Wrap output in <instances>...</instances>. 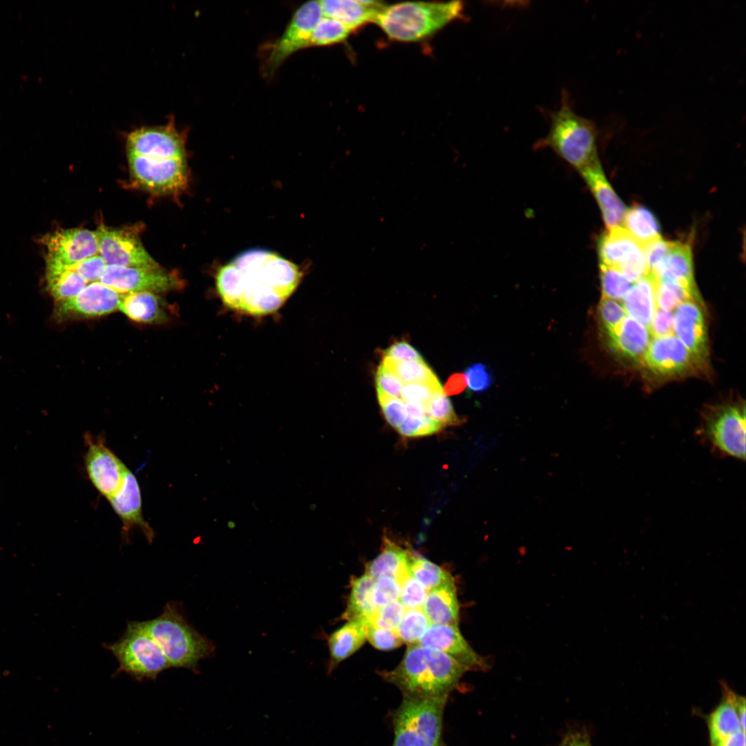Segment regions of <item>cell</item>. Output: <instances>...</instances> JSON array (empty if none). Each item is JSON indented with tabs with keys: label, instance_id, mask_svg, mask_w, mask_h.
<instances>
[{
	"label": "cell",
	"instance_id": "obj_1",
	"mask_svg": "<svg viewBox=\"0 0 746 746\" xmlns=\"http://www.w3.org/2000/svg\"><path fill=\"white\" fill-rule=\"evenodd\" d=\"M300 278L298 267L291 261L268 250L250 249L218 270L216 285L229 308L262 316L281 307Z\"/></svg>",
	"mask_w": 746,
	"mask_h": 746
},
{
	"label": "cell",
	"instance_id": "obj_2",
	"mask_svg": "<svg viewBox=\"0 0 746 746\" xmlns=\"http://www.w3.org/2000/svg\"><path fill=\"white\" fill-rule=\"evenodd\" d=\"M467 670L448 654L419 644H410L396 667L381 675L403 696H448Z\"/></svg>",
	"mask_w": 746,
	"mask_h": 746
},
{
	"label": "cell",
	"instance_id": "obj_3",
	"mask_svg": "<svg viewBox=\"0 0 746 746\" xmlns=\"http://www.w3.org/2000/svg\"><path fill=\"white\" fill-rule=\"evenodd\" d=\"M463 2L405 1L385 6L374 23L390 39L416 42L427 39L463 16Z\"/></svg>",
	"mask_w": 746,
	"mask_h": 746
},
{
	"label": "cell",
	"instance_id": "obj_4",
	"mask_svg": "<svg viewBox=\"0 0 746 746\" xmlns=\"http://www.w3.org/2000/svg\"><path fill=\"white\" fill-rule=\"evenodd\" d=\"M142 623L162 649L171 667L198 672L199 661L214 651L213 644L187 622L176 602H168L158 617Z\"/></svg>",
	"mask_w": 746,
	"mask_h": 746
},
{
	"label": "cell",
	"instance_id": "obj_5",
	"mask_svg": "<svg viewBox=\"0 0 746 746\" xmlns=\"http://www.w3.org/2000/svg\"><path fill=\"white\" fill-rule=\"evenodd\" d=\"M550 128L537 145L551 148L579 171L600 161L594 123L577 114L568 94H562L559 108L550 115Z\"/></svg>",
	"mask_w": 746,
	"mask_h": 746
},
{
	"label": "cell",
	"instance_id": "obj_6",
	"mask_svg": "<svg viewBox=\"0 0 746 746\" xmlns=\"http://www.w3.org/2000/svg\"><path fill=\"white\" fill-rule=\"evenodd\" d=\"M392 716V746H443L442 722L448 696H403Z\"/></svg>",
	"mask_w": 746,
	"mask_h": 746
},
{
	"label": "cell",
	"instance_id": "obj_7",
	"mask_svg": "<svg viewBox=\"0 0 746 746\" xmlns=\"http://www.w3.org/2000/svg\"><path fill=\"white\" fill-rule=\"evenodd\" d=\"M104 646L119 663L117 673L125 672L137 680H155L161 672L171 667L162 649L142 622H128L117 641Z\"/></svg>",
	"mask_w": 746,
	"mask_h": 746
},
{
	"label": "cell",
	"instance_id": "obj_8",
	"mask_svg": "<svg viewBox=\"0 0 746 746\" xmlns=\"http://www.w3.org/2000/svg\"><path fill=\"white\" fill-rule=\"evenodd\" d=\"M697 435L711 452L744 461L745 405L727 403L711 407L703 414Z\"/></svg>",
	"mask_w": 746,
	"mask_h": 746
},
{
	"label": "cell",
	"instance_id": "obj_9",
	"mask_svg": "<svg viewBox=\"0 0 746 746\" xmlns=\"http://www.w3.org/2000/svg\"><path fill=\"white\" fill-rule=\"evenodd\" d=\"M642 363L651 374L662 379L687 375L705 365L673 334L653 338Z\"/></svg>",
	"mask_w": 746,
	"mask_h": 746
},
{
	"label": "cell",
	"instance_id": "obj_10",
	"mask_svg": "<svg viewBox=\"0 0 746 746\" xmlns=\"http://www.w3.org/2000/svg\"><path fill=\"white\" fill-rule=\"evenodd\" d=\"M126 153L155 159L186 158L185 137L173 117L162 125L142 126L128 133Z\"/></svg>",
	"mask_w": 746,
	"mask_h": 746
},
{
	"label": "cell",
	"instance_id": "obj_11",
	"mask_svg": "<svg viewBox=\"0 0 746 746\" xmlns=\"http://www.w3.org/2000/svg\"><path fill=\"white\" fill-rule=\"evenodd\" d=\"M323 17L319 1H307L300 6L282 36L272 45L266 72L271 75L290 55L309 47L312 32Z\"/></svg>",
	"mask_w": 746,
	"mask_h": 746
},
{
	"label": "cell",
	"instance_id": "obj_12",
	"mask_svg": "<svg viewBox=\"0 0 746 746\" xmlns=\"http://www.w3.org/2000/svg\"><path fill=\"white\" fill-rule=\"evenodd\" d=\"M126 154L133 176L150 191L173 193L182 189L187 182L186 158L155 159Z\"/></svg>",
	"mask_w": 746,
	"mask_h": 746
},
{
	"label": "cell",
	"instance_id": "obj_13",
	"mask_svg": "<svg viewBox=\"0 0 746 746\" xmlns=\"http://www.w3.org/2000/svg\"><path fill=\"white\" fill-rule=\"evenodd\" d=\"M123 294L99 281L91 283L75 296L56 303L53 316L62 322L107 315L118 309Z\"/></svg>",
	"mask_w": 746,
	"mask_h": 746
},
{
	"label": "cell",
	"instance_id": "obj_14",
	"mask_svg": "<svg viewBox=\"0 0 746 746\" xmlns=\"http://www.w3.org/2000/svg\"><path fill=\"white\" fill-rule=\"evenodd\" d=\"M99 282L122 294L164 293L180 287L178 277L160 267L153 269L107 265Z\"/></svg>",
	"mask_w": 746,
	"mask_h": 746
},
{
	"label": "cell",
	"instance_id": "obj_15",
	"mask_svg": "<svg viewBox=\"0 0 746 746\" xmlns=\"http://www.w3.org/2000/svg\"><path fill=\"white\" fill-rule=\"evenodd\" d=\"M99 254L107 265L153 269L160 267L133 232L99 226L95 231Z\"/></svg>",
	"mask_w": 746,
	"mask_h": 746
},
{
	"label": "cell",
	"instance_id": "obj_16",
	"mask_svg": "<svg viewBox=\"0 0 746 746\" xmlns=\"http://www.w3.org/2000/svg\"><path fill=\"white\" fill-rule=\"evenodd\" d=\"M47 249L46 265L72 267L99 254L96 231L86 229H59L42 238Z\"/></svg>",
	"mask_w": 746,
	"mask_h": 746
},
{
	"label": "cell",
	"instance_id": "obj_17",
	"mask_svg": "<svg viewBox=\"0 0 746 746\" xmlns=\"http://www.w3.org/2000/svg\"><path fill=\"white\" fill-rule=\"evenodd\" d=\"M86 439L84 461L88 478L98 492L109 499L119 489L128 469L104 442Z\"/></svg>",
	"mask_w": 746,
	"mask_h": 746
},
{
	"label": "cell",
	"instance_id": "obj_18",
	"mask_svg": "<svg viewBox=\"0 0 746 746\" xmlns=\"http://www.w3.org/2000/svg\"><path fill=\"white\" fill-rule=\"evenodd\" d=\"M417 644L448 654L466 670L486 667L483 658L464 639L458 625L430 624Z\"/></svg>",
	"mask_w": 746,
	"mask_h": 746
},
{
	"label": "cell",
	"instance_id": "obj_19",
	"mask_svg": "<svg viewBox=\"0 0 746 746\" xmlns=\"http://www.w3.org/2000/svg\"><path fill=\"white\" fill-rule=\"evenodd\" d=\"M673 332L690 352L706 365L709 354L707 329L702 303L687 300L673 315Z\"/></svg>",
	"mask_w": 746,
	"mask_h": 746
},
{
	"label": "cell",
	"instance_id": "obj_20",
	"mask_svg": "<svg viewBox=\"0 0 746 746\" xmlns=\"http://www.w3.org/2000/svg\"><path fill=\"white\" fill-rule=\"evenodd\" d=\"M108 500L120 517L124 531L127 533L131 528L138 527L147 541L149 543L153 542L154 531L142 515L140 486L136 477L129 470L119 489Z\"/></svg>",
	"mask_w": 746,
	"mask_h": 746
},
{
	"label": "cell",
	"instance_id": "obj_21",
	"mask_svg": "<svg viewBox=\"0 0 746 746\" xmlns=\"http://www.w3.org/2000/svg\"><path fill=\"white\" fill-rule=\"evenodd\" d=\"M580 173L596 199L607 230L621 226L627 208L607 180L600 162Z\"/></svg>",
	"mask_w": 746,
	"mask_h": 746
},
{
	"label": "cell",
	"instance_id": "obj_22",
	"mask_svg": "<svg viewBox=\"0 0 746 746\" xmlns=\"http://www.w3.org/2000/svg\"><path fill=\"white\" fill-rule=\"evenodd\" d=\"M650 273L656 280L675 283L694 296L700 297L694 280L692 251L689 244L672 242L668 254Z\"/></svg>",
	"mask_w": 746,
	"mask_h": 746
},
{
	"label": "cell",
	"instance_id": "obj_23",
	"mask_svg": "<svg viewBox=\"0 0 746 746\" xmlns=\"http://www.w3.org/2000/svg\"><path fill=\"white\" fill-rule=\"evenodd\" d=\"M648 328L631 316H626L607 336L609 347L629 361L640 363L651 341Z\"/></svg>",
	"mask_w": 746,
	"mask_h": 746
},
{
	"label": "cell",
	"instance_id": "obj_24",
	"mask_svg": "<svg viewBox=\"0 0 746 746\" xmlns=\"http://www.w3.org/2000/svg\"><path fill=\"white\" fill-rule=\"evenodd\" d=\"M597 253L600 264L617 269L644 256L642 247L622 226L602 234L597 242Z\"/></svg>",
	"mask_w": 746,
	"mask_h": 746
},
{
	"label": "cell",
	"instance_id": "obj_25",
	"mask_svg": "<svg viewBox=\"0 0 746 746\" xmlns=\"http://www.w3.org/2000/svg\"><path fill=\"white\" fill-rule=\"evenodd\" d=\"M324 17L344 24L352 32L365 24L374 22L385 6L381 1L362 0L319 1Z\"/></svg>",
	"mask_w": 746,
	"mask_h": 746
},
{
	"label": "cell",
	"instance_id": "obj_26",
	"mask_svg": "<svg viewBox=\"0 0 746 746\" xmlns=\"http://www.w3.org/2000/svg\"><path fill=\"white\" fill-rule=\"evenodd\" d=\"M421 609L431 624L458 625L459 606L453 579L428 591Z\"/></svg>",
	"mask_w": 746,
	"mask_h": 746
},
{
	"label": "cell",
	"instance_id": "obj_27",
	"mask_svg": "<svg viewBox=\"0 0 746 746\" xmlns=\"http://www.w3.org/2000/svg\"><path fill=\"white\" fill-rule=\"evenodd\" d=\"M118 309L131 320L141 323H162L168 317L161 298L149 291L124 294Z\"/></svg>",
	"mask_w": 746,
	"mask_h": 746
},
{
	"label": "cell",
	"instance_id": "obj_28",
	"mask_svg": "<svg viewBox=\"0 0 746 746\" xmlns=\"http://www.w3.org/2000/svg\"><path fill=\"white\" fill-rule=\"evenodd\" d=\"M367 622V620L363 619L348 620L329 635V671L363 644L366 640Z\"/></svg>",
	"mask_w": 746,
	"mask_h": 746
},
{
	"label": "cell",
	"instance_id": "obj_29",
	"mask_svg": "<svg viewBox=\"0 0 746 746\" xmlns=\"http://www.w3.org/2000/svg\"><path fill=\"white\" fill-rule=\"evenodd\" d=\"M656 279L648 272L635 282L624 298V308L631 317L649 328L656 309Z\"/></svg>",
	"mask_w": 746,
	"mask_h": 746
},
{
	"label": "cell",
	"instance_id": "obj_30",
	"mask_svg": "<svg viewBox=\"0 0 746 746\" xmlns=\"http://www.w3.org/2000/svg\"><path fill=\"white\" fill-rule=\"evenodd\" d=\"M410 552L388 538L383 540L381 552L365 565V573L374 580L383 575L395 577L401 584L410 575L408 560Z\"/></svg>",
	"mask_w": 746,
	"mask_h": 746
},
{
	"label": "cell",
	"instance_id": "obj_31",
	"mask_svg": "<svg viewBox=\"0 0 746 746\" xmlns=\"http://www.w3.org/2000/svg\"><path fill=\"white\" fill-rule=\"evenodd\" d=\"M46 281L55 303L75 296L88 284L72 267L50 265H46Z\"/></svg>",
	"mask_w": 746,
	"mask_h": 746
},
{
	"label": "cell",
	"instance_id": "obj_32",
	"mask_svg": "<svg viewBox=\"0 0 746 746\" xmlns=\"http://www.w3.org/2000/svg\"><path fill=\"white\" fill-rule=\"evenodd\" d=\"M623 228L642 247L660 236V226L656 216L642 205L627 209Z\"/></svg>",
	"mask_w": 746,
	"mask_h": 746
},
{
	"label": "cell",
	"instance_id": "obj_33",
	"mask_svg": "<svg viewBox=\"0 0 746 746\" xmlns=\"http://www.w3.org/2000/svg\"><path fill=\"white\" fill-rule=\"evenodd\" d=\"M374 580L365 573L351 581L347 604L342 618L347 620H368L376 608L372 600Z\"/></svg>",
	"mask_w": 746,
	"mask_h": 746
},
{
	"label": "cell",
	"instance_id": "obj_34",
	"mask_svg": "<svg viewBox=\"0 0 746 746\" xmlns=\"http://www.w3.org/2000/svg\"><path fill=\"white\" fill-rule=\"evenodd\" d=\"M708 727L711 745L743 731L737 712L726 697L709 716Z\"/></svg>",
	"mask_w": 746,
	"mask_h": 746
},
{
	"label": "cell",
	"instance_id": "obj_35",
	"mask_svg": "<svg viewBox=\"0 0 746 746\" xmlns=\"http://www.w3.org/2000/svg\"><path fill=\"white\" fill-rule=\"evenodd\" d=\"M408 571L428 591L452 579L446 570L433 562L410 553Z\"/></svg>",
	"mask_w": 746,
	"mask_h": 746
},
{
	"label": "cell",
	"instance_id": "obj_36",
	"mask_svg": "<svg viewBox=\"0 0 746 746\" xmlns=\"http://www.w3.org/2000/svg\"><path fill=\"white\" fill-rule=\"evenodd\" d=\"M381 364L396 375L403 384L425 382L437 378L424 360L396 361L383 358Z\"/></svg>",
	"mask_w": 746,
	"mask_h": 746
},
{
	"label": "cell",
	"instance_id": "obj_37",
	"mask_svg": "<svg viewBox=\"0 0 746 746\" xmlns=\"http://www.w3.org/2000/svg\"><path fill=\"white\" fill-rule=\"evenodd\" d=\"M351 32L347 27L338 21L323 17L312 32L309 46H323L341 43Z\"/></svg>",
	"mask_w": 746,
	"mask_h": 746
},
{
	"label": "cell",
	"instance_id": "obj_38",
	"mask_svg": "<svg viewBox=\"0 0 746 746\" xmlns=\"http://www.w3.org/2000/svg\"><path fill=\"white\" fill-rule=\"evenodd\" d=\"M655 299L656 307L669 312L685 301L702 303L700 297L694 296L682 286L663 280H656Z\"/></svg>",
	"mask_w": 746,
	"mask_h": 746
},
{
	"label": "cell",
	"instance_id": "obj_39",
	"mask_svg": "<svg viewBox=\"0 0 746 746\" xmlns=\"http://www.w3.org/2000/svg\"><path fill=\"white\" fill-rule=\"evenodd\" d=\"M431 623L421 608L406 609L395 631L403 642L417 644Z\"/></svg>",
	"mask_w": 746,
	"mask_h": 746
},
{
	"label": "cell",
	"instance_id": "obj_40",
	"mask_svg": "<svg viewBox=\"0 0 746 746\" xmlns=\"http://www.w3.org/2000/svg\"><path fill=\"white\" fill-rule=\"evenodd\" d=\"M602 297L618 300L627 295L632 283L617 269L600 264Z\"/></svg>",
	"mask_w": 746,
	"mask_h": 746
},
{
	"label": "cell",
	"instance_id": "obj_41",
	"mask_svg": "<svg viewBox=\"0 0 746 746\" xmlns=\"http://www.w3.org/2000/svg\"><path fill=\"white\" fill-rule=\"evenodd\" d=\"M428 417L445 425H456L463 420L455 413L450 400L442 391L437 392L425 405Z\"/></svg>",
	"mask_w": 746,
	"mask_h": 746
},
{
	"label": "cell",
	"instance_id": "obj_42",
	"mask_svg": "<svg viewBox=\"0 0 746 746\" xmlns=\"http://www.w3.org/2000/svg\"><path fill=\"white\" fill-rule=\"evenodd\" d=\"M405 607L396 600L376 609L368 619L371 624L390 631H396L405 612Z\"/></svg>",
	"mask_w": 746,
	"mask_h": 746
},
{
	"label": "cell",
	"instance_id": "obj_43",
	"mask_svg": "<svg viewBox=\"0 0 746 746\" xmlns=\"http://www.w3.org/2000/svg\"><path fill=\"white\" fill-rule=\"evenodd\" d=\"M437 378L425 382L403 385L401 398L406 403H420L425 406L437 392L442 391Z\"/></svg>",
	"mask_w": 746,
	"mask_h": 746
},
{
	"label": "cell",
	"instance_id": "obj_44",
	"mask_svg": "<svg viewBox=\"0 0 746 746\" xmlns=\"http://www.w3.org/2000/svg\"><path fill=\"white\" fill-rule=\"evenodd\" d=\"M401 595V584L395 577L383 575L374 580L372 600L376 609L399 600Z\"/></svg>",
	"mask_w": 746,
	"mask_h": 746
},
{
	"label": "cell",
	"instance_id": "obj_45",
	"mask_svg": "<svg viewBox=\"0 0 746 746\" xmlns=\"http://www.w3.org/2000/svg\"><path fill=\"white\" fill-rule=\"evenodd\" d=\"M598 315L606 336L611 334L627 316L623 305L618 300L602 297Z\"/></svg>",
	"mask_w": 746,
	"mask_h": 746
},
{
	"label": "cell",
	"instance_id": "obj_46",
	"mask_svg": "<svg viewBox=\"0 0 746 746\" xmlns=\"http://www.w3.org/2000/svg\"><path fill=\"white\" fill-rule=\"evenodd\" d=\"M443 427L442 424L428 416L408 417L397 430L404 437H416L432 434L440 431Z\"/></svg>",
	"mask_w": 746,
	"mask_h": 746
},
{
	"label": "cell",
	"instance_id": "obj_47",
	"mask_svg": "<svg viewBox=\"0 0 746 746\" xmlns=\"http://www.w3.org/2000/svg\"><path fill=\"white\" fill-rule=\"evenodd\" d=\"M377 397L385 419L398 429L408 417L405 402L400 398L379 392Z\"/></svg>",
	"mask_w": 746,
	"mask_h": 746
},
{
	"label": "cell",
	"instance_id": "obj_48",
	"mask_svg": "<svg viewBox=\"0 0 746 746\" xmlns=\"http://www.w3.org/2000/svg\"><path fill=\"white\" fill-rule=\"evenodd\" d=\"M428 591L409 575L401 583L400 602L406 609L421 608Z\"/></svg>",
	"mask_w": 746,
	"mask_h": 746
},
{
	"label": "cell",
	"instance_id": "obj_49",
	"mask_svg": "<svg viewBox=\"0 0 746 746\" xmlns=\"http://www.w3.org/2000/svg\"><path fill=\"white\" fill-rule=\"evenodd\" d=\"M366 639L375 648L380 650H391L399 647L403 641L394 631H390L375 627L368 620L366 627Z\"/></svg>",
	"mask_w": 746,
	"mask_h": 746
},
{
	"label": "cell",
	"instance_id": "obj_50",
	"mask_svg": "<svg viewBox=\"0 0 746 746\" xmlns=\"http://www.w3.org/2000/svg\"><path fill=\"white\" fill-rule=\"evenodd\" d=\"M466 385L473 392H480L488 389L492 383L490 371L481 363L468 366L463 374Z\"/></svg>",
	"mask_w": 746,
	"mask_h": 746
},
{
	"label": "cell",
	"instance_id": "obj_51",
	"mask_svg": "<svg viewBox=\"0 0 746 746\" xmlns=\"http://www.w3.org/2000/svg\"><path fill=\"white\" fill-rule=\"evenodd\" d=\"M403 383L392 372L381 364L376 373V391L393 397L401 398Z\"/></svg>",
	"mask_w": 746,
	"mask_h": 746
},
{
	"label": "cell",
	"instance_id": "obj_52",
	"mask_svg": "<svg viewBox=\"0 0 746 746\" xmlns=\"http://www.w3.org/2000/svg\"><path fill=\"white\" fill-rule=\"evenodd\" d=\"M107 264L98 254L84 260L72 268L89 284L99 280Z\"/></svg>",
	"mask_w": 746,
	"mask_h": 746
},
{
	"label": "cell",
	"instance_id": "obj_53",
	"mask_svg": "<svg viewBox=\"0 0 746 746\" xmlns=\"http://www.w3.org/2000/svg\"><path fill=\"white\" fill-rule=\"evenodd\" d=\"M672 242L659 238L642 246L649 272L653 271L668 254Z\"/></svg>",
	"mask_w": 746,
	"mask_h": 746
},
{
	"label": "cell",
	"instance_id": "obj_54",
	"mask_svg": "<svg viewBox=\"0 0 746 746\" xmlns=\"http://www.w3.org/2000/svg\"><path fill=\"white\" fill-rule=\"evenodd\" d=\"M648 329L651 336L653 338L673 334V316L672 313L656 307Z\"/></svg>",
	"mask_w": 746,
	"mask_h": 746
},
{
	"label": "cell",
	"instance_id": "obj_55",
	"mask_svg": "<svg viewBox=\"0 0 746 746\" xmlns=\"http://www.w3.org/2000/svg\"><path fill=\"white\" fill-rule=\"evenodd\" d=\"M383 358L396 361H421L420 353L405 341L396 342L383 351Z\"/></svg>",
	"mask_w": 746,
	"mask_h": 746
},
{
	"label": "cell",
	"instance_id": "obj_56",
	"mask_svg": "<svg viewBox=\"0 0 746 746\" xmlns=\"http://www.w3.org/2000/svg\"><path fill=\"white\" fill-rule=\"evenodd\" d=\"M466 387V383L464 374L455 373L448 378L442 390L446 396H449L462 392Z\"/></svg>",
	"mask_w": 746,
	"mask_h": 746
},
{
	"label": "cell",
	"instance_id": "obj_57",
	"mask_svg": "<svg viewBox=\"0 0 746 746\" xmlns=\"http://www.w3.org/2000/svg\"><path fill=\"white\" fill-rule=\"evenodd\" d=\"M711 746H745V732L740 730Z\"/></svg>",
	"mask_w": 746,
	"mask_h": 746
},
{
	"label": "cell",
	"instance_id": "obj_58",
	"mask_svg": "<svg viewBox=\"0 0 746 746\" xmlns=\"http://www.w3.org/2000/svg\"><path fill=\"white\" fill-rule=\"evenodd\" d=\"M408 417H422L427 416L425 405L416 403H406Z\"/></svg>",
	"mask_w": 746,
	"mask_h": 746
},
{
	"label": "cell",
	"instance_id": "obj_59",
	"mask_svg": "<svg viewBox=\"0 0 746 746\" xmlns=\"http://www.w3.org/2000/svg\"><path fill=\"white\" fill-rule=\"evenodd\" d=\"M561 746H591L589 741L579 735H575L566 740Z\"/></svg>",
	"mask_w": 746,
	"mask_h": 746
}]
</instances>
